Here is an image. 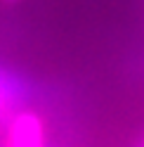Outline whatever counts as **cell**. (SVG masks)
<instances>
[{
  "instance_id": "6da1fadb",
  "label": "cell",
  "mask_w": 144,
  "mask_h": 147,
  "mask_svg": "<svg viewBox=\"0 0 144 147\" xmlns=\"http://www.w3.org/2000/svg\"><path fill=\"white\" fill-rule=\"evenodd\" d=\"M12 135H14L17 147H38L40 145V128H38V121L31 116L17 119Z\"/></svg>"
}]
</instances>
